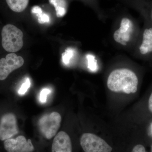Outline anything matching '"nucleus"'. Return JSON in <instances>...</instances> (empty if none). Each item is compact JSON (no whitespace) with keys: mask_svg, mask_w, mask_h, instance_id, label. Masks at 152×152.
I'll return each mask as SVG.
<instances>
[{"mask_svg":"<svg viewBox=\"0 0 152 152\" xmlns=\"http://www.w3.org/2000/svg\"><path fill=\"white\" fill-rule=\"evenodd\" d=\"M140 78L134 71L126 68L115 69L109 75L107 85L110 91L115 93L134 94L137 92Z\"/></svg>","mask_w":152,"mask_h":152,"instance_id":"obj_1","label":"nucleus"},{"mask_svg":"<svg viewBox=\"0 0 152 152\" xmlns=\"http://www.w3.org/2000/svg\"><path fill=\"white\" fill-rule=\"evenodd\" d=\"M141 29L134 20L124 17L121 19L118 28L114 31L113 37L116 43L123 47L134 46Z\"/></svg>","mask_w":152,"mask_h":152,"instance_id":"obj_2","label":"nucleus"},{"mask_svg":"<svg viewBox=\"0 0 152 152\" xmlns=\"http://www.w3.org/2000/svg\"><path fill=\"white\" fill-rule=\"evenodd\" d=\"M137 58L152 63V24L145 22L134 46Z\"/></svg>","mask_w":152,"mask_h":152,"instance_id":"obj_3","label":"nucleus"},{"mask_svg":"<svg viewBox=\"0 0 152 152\" xmlns=\"http://www.w3.org/2000/svg\"><path fill=\"white\" fill-rule=\"evenodd\" d=\"M1 37L2 45L6 51L15 53L23 45V32L14 25L5 26L2 30Z\"/></svg>","mask_w":152,"mask_h":152,"instance_id":"obj_4","label":"nucleus"},{"mask_svg":"<svg viewBox=\"0 0 152 152\" xmlns=\"http://www.w3.org/2000/svg\"><path fill=\"white\" fill-rule=\"evenodd\" d=\"M61 122V116L59 113L55 112L46 114L39 120V129L44 137L50 140L57 134Z\"/></svg>","mask_w":152,"mask_h":152,"instance_id":"obj_5","label":"nucleus"},{"mask_svg":"<svg viewBox=\"0 0 152 152\" xmlns=\"http://www.w3.org/2000/svg\"><path fill=\"white\" fill-rule=\"evenodd\" d=\"M80 143L85 152H111L113 150L104 140L92 133L83 134Z\"/></svg>","mask_w":152,"mask_h":152,"instance_id":"obj_6","label":"nucleus"},{"mask_svg":"<svg viewBox=\"0 0 152 152\" xmlns=\"http://www.w3.org/2000/svg\"><path fill=\"white\" fill-rule=\"evenodd\" d=\"M24 63L23 58L14 53L8 54L5 58H1L0 59V80H5L12 72L22 66Z\"/></svg>","mask_w":152,"mask_h":152,"instance_id":"obj_7","label":"nucleus"},{"mask_svg":"<svg viewBox=\"0 0 152 152\" xmlns=\"http://www.w3.org/2000/svg\"><path fill=\"white\" fill-rule=\"evenodd\" d=\"M19 132L16 117L15 114L8 113L0 120V140L5 141L11 139Z\"/></svg>","mask_w":152,"mask_h":152,"instance_id":"obj_8","label":"nucleus"},{"mask_svg":"<svg viewBox=\"0 0 152 152\" xmlns=\"http://www.w3.org/2000/svg\"><path fill=\"white\" fill-rule=\"evenodd\" d=\"M4 144L7 152H32L34 150L31 140L27 141L23 136H19L15 139H8L4 141Z\"/></svg>","mask_w":152,"mask_h":152,"instance_id":"obj_9","label":"nucleus"},{"mask_svg":"<svg viewBox=\"0 0 152 152\" xmlns=\"http://www.w3.org/2000/svg\"><path fill=\"white\" fill-rule=\"evenodd\" d=\"M72 142L66 133L61 131L56 135L52 147V152H72Z\"/></svg>","mask_w":152,"mask_h":152,"instance_id":"obj_10","label":"nucleus"},{"mask_svg":"<svg viewBox=\"0 0 152 152\" xmlns=\"http://www.w3.org/2000/svg\"><path fill=\"white\" fill-rule=\"evenodd\" d=\"M138 7L145 21L152 24V0H140Z\"/></svg>","mask_w":152,"mask_h":152,"instance_id":"obj_11","label":"nucleus"},{"mask_svg":"<svg viewBox=\"0 0 152 152\" xmlns=\"http://www.w3.org/2000/svg\"><path fill=\"white\" fill-rule=\"evenodd\" d=\"M7 4L12 11L21 12L26 8L29 0H6Z\"/></svg>","mask_w":152,"mask_h":152,"instance_id":"obj_12","label":"nucleus"},{"mask_svg":"<svg viewBox=\"0 0 152 152\" xmlns=\"http://www.w3.org/2000/svg\"><path fill=\"white\" fill-rule=\"evenodd\" d=\"M56 10L57 17H62L65 15L67 9V4L65 0H49Z\"/></svg>","mask_w":152,"mask_h":152,"instance_id":"obj_13","label":"nucleus"},{"mask_svg":"<svg viewBox=\"0 0 152 152\" xmlns=\"http://www.w3.org/2000/svg\"><path fill=\"white\" fill-rule=\"evenodd\" d=\"M32 12L36 14L38 17V22L39 23H48L50 21L48 15L47 14L43 13L42 9L39 6L34 7L32 9Z\"/></svg>","mask_w":152,"mask_h":152,"instance_id":"obj_14","label":"nucleus"},{"mask_svg":"<svg viewBox=\"0 0 152 152\" xmlns=\"http://www.w3.org/2000/svg\"><path fill=\"white\" fill-rule=\"evenodd\" d=\"M86 58L88 67L92 72H96L98 70V61L95 55L92 54H88Z\"/></svg>","mask_w":152,"mask_h":152,"instance_id":"obj_15","label":"nucleus"},{"mask_svg":"<svg viewBox=\"0 0 152 152\" xmlns=\"http://www.w3.org/2000/svg\"><path fill=\"white\" fill-rule=\"evenodd\" d=\"M75 55V51L72 48H69L66 50L65 52L62 54L63 63L66 65H68L70 63Z\"/></svg>","mask_w":152,"mask_h":152,"instance_id":"obj_16","label":"nucleus"},{"mask_svg":"<svg viewBox=\"0 0 152 152\" xmlns=\"http://www.w3.org/2000/svg\"><path fill=\"white\" fill-rule=\"evenodd\" d=\"M31 86V82L30 79L27 78L26 79L25 83L22 84L20 88L18 91L19 94L21 95H24L26 92L28 90Z\"/></svg>","mask_w":152,"mask_h":152,"instance_id":"obj_17","label":"nucleus"},{"mask_svg":"<svg viewBox=\"0 0 152 152\" xmlns=\"http://www.w3.org/2000/svg\"><path fill=\"white\" fill-rule=\"evenodd\" d=\"M51 92V90L49 88H44L41 91L40 94V101L42 103L46 102L47 96Z\"/></svg>","mask_w":152,"mask_h":152,"instance_id":"obj_18","label":"nucleus"},{"mask_svg":"<svg viewBox=\"0 0 152 152\" xmlns=\"http://www.w3.org/2000/svg\"><path fill=\"white\" fill-rule=\"evenodd\" d=\"M132 152H148L143 145L138 144L133 148Z\"/></svg>","mask_w":152,"mask_h":152,"instance_id":"obj_19","label":"nucleus"},{"mask_svg":"<svg viewBox=\"0 0 152 152\" xmlns=\"http://www.w3.org/2000/svg\"><path fill=\"white\" fill-rule=\"evenodd\" d=\"M147 108L149 113L152 115V90L150 93L147 102Z\"/></svg>","mask_w":152,"mask_h":152,"instance_id":"obj_20","label":"nucleus"},{"mask_svg":"<svg viewBox=\"0 0 152 152\" xmlns=\"http://www.w3.org/2000/svg\"><path fill=\"white\" fill-rule=\"evenodd\" d=\"M148 134L152 137V121L150 123L149 126Z\"/></svg>","mask_w":152,"mask_h":152,"instance_id":"obj_21","label":"nucleus"},{"mask_svg":"<svg viewBox=\"0 0 152 152\" xmlns=\"http://www.w3.org/2000/svg\"><path fill=\"white\" fill-rule=\"evenodd\" d=\"M151 152H152V145L151 146Z\"/></svg>","mask_w":152,"mask_h":152,"instance_id":"obj_22","label":"nucleus"}]
</instances>
